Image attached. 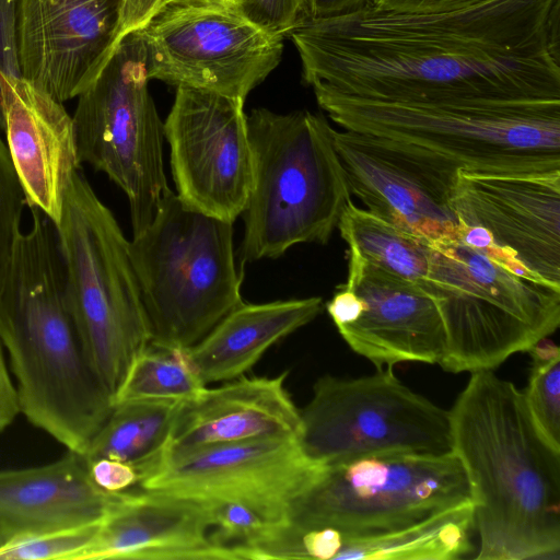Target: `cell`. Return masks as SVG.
Here are the masks:
<instances>
[{
	"mask_svg": "<svg viewBox=\"0 0 560 560\" xmlns=\"http://www.w3.org/2000/svg\"><path fill=\"white\" fill-rule=\"evenodd\" d=\"M372 5V0H306L307 20L320 21L354 14Z\"/></svg>",
	"mask_w": 560,
	"mask_h": 560,
	"instance_id": "38",
	"label": "cell"
},
{
	"mask_svg": "<svg viewBox=\"0 0 560 560\" xmlns=\"http://www.w3.org/2000/svg\"><path fill=\"white\" fill-rule=\"evenodd\" d=\"M100 523L15 537L0 548V560H77Z\"/></svg>",
	"mask_w": 560,
	"mask_h": 560,
	"instance_id": "29",
	"label": "cell"
},
{
	"mask_svg": "<svg viewBox=\"0 0 560 560\" xmlns=\"http://www.w3.org/2000/svg\"><path fill=\"white\" fill-rule=\"evenodd\" d=\"M86 463L92 480L106 492H125L140 485L138 470L128 463L106 457L86 460Z\"/></svg>",
	"mask_w": 560,
	"mask_h": 560,
	"instance_id": "32",
	"label": "cell"
},
{
	"mask_svg": "<svg viewBox=\"0 0 560 560\" xmlns=\"http://www.w3.org/2000/svg\"><path fill=\"white\" fill-rule=\"evenodd\" d=\"M55 226L84 354L114 396L150 342L129 241L80 170L68 186Z\"/></svg>",
	"mask_w": 560,
	"mask_h": 560,
	"instance_id": "7",
	"label": "cell"
},
{
	"mask_svg": "<svg viewBox=\"0 0 560 560\" xmlns=\"http://www.w3.org/2000/svg\"><path fill=\"white\" fill-rule=\"evenodd\" d=\"M25 205V196L7 143L0 138V291L21 234V217Z\"/></svg>",
	"mask_w": 560,
	"mask_h": 560,
	"instance_id": "30",
	"label": "cell"
},
{
	"mask_svg": "<svg viewBox=\"0 0 560 560\" xmlns=\"http://www.w3.org/2000/svg\"><path fill=\"white\" fill-rule=\"evenodd\" d=\"M320 468L304 455L299 439H261L166 460L140 487L198 499L250 498L291 505Z\"/></svg>",
	"mask_w": 560,
	"mask_h": 560,
	"instance_id": "17",
	"label": "cell"
},
{
	"mask_svg": "<svg viewBox=\"0 0 560 560\" xmlns=\"http://www.w3.org/2000/svg\"><path fill=\"white\" fill-rule=\"evenodd\" d=\"M471 503L466 470L453 453L387 454L325 466L290 505V524L345 535L399 529Z\"/></svg>",
	"mask_w": 560,
	"mask_h": 560,
	"instance_id": "9",
	"label": "cell"
},
{
	"mask_svg": "<svg viewBox=\"0 0 560 560\" xmlns=\"http://www.w3.org/2000/svg\"><path fill=\"white\" fill-rule=\"evenodd\" d=\"M206 388L185 350L148 345L132 361L113 396V405L141 399L185 402L198 398Z\"/></svg>",
	"mask_w": 560,
	"mask_h": 560,
	"instance_id": "27",
	"label": "cell"
},
{
	"mask_svg": "<svg viewBox=\"0 0 560 560\" xmlns=\"http://www.w3.org/2000/svg\"><path fill=\"white\" fill-rule=\"evenodd\" d=\"M122 0H14L20 77L63 103L97 78L119 44Z\"/></svg>",
	"mask_w": 560,
	"mask_h": 560,
	"instance_id": "15",
	"label": "cell"
},
{
	"mask_svg": "<svg viewBox=\"0 0 560 560\" xmlns=\"http://www.w3.org/2000/svg\"><path fill=\"white\" fill-rule=\"evenodd\" d=\"M340 127L404 141L471 172L560 170V102L407 105L319 95Z\"/></svg>",
	"mask_w": 560,
	"mask_h": 560,
	"instance_id": "8",
	"label": "cell"
},
{
	"mask_svg": "<svg viewBox=\"0 0 560 560\" xmlns=\"http://www.w3.org/2000/svg\"><path fill=\"white\" fill-rule=\"evenodd\" d=\"M337 228L352 254L366 264L420 283L428 272L431 242L405 232L350 200Z\"/></svg>",
	"mask_w": 560,
	"mask_h": 560,
	"instance_id": "26",
	"label": "cell"
},
{
	"mask_svg": "<svg viewBox=\"0 0 560 560\" xmlns=\"http://www.w3.org/2000/svg\"><path fill=\"white\" fill-rule=\"evenodd\" d=\"M300 417V446L320 467L376 455L452 452L450 411L406 386L393 368L358 378H318Z\"/></svg>",
	"mask_w": 560,
	"mask_h": 560,
	"instance_id": "11",
	"label": "cell"
},
{
	"mask_svg": "<svg viewBox=\"0 0 560 560\" xmlns=\"http://www.w3.org/2000/svg\"><path fill=\"white\" fill-rule=\"evenodd\" d=\"M140 33L149 79L243 101L283 50V37L233 9L162 10Z\"/></svg>",
	"mask_w": 560,
	"mask_h": 560,
	"instance_id": "12",
	"label": "cell"
},
{
	"mask_svg": "<svg viewBox=\"0 0 560 560\" xmlns=\"http://www.w3.org/2000/svg\"><path fill=\"white\" fill-rule=\"evenodd\" d=\"M474 533L472 504L468 503L378 534L345 535L290 524L275 551L278 559L455 560L474 550Z\"/></svg>",
	"mask_w": 560,
	"mask_h": 560,
	"instance_id": "23",
	"label": "cell"
},
{
	"mask_svg": "<svg viewBox=\"0 0 560 560\" xmlns=\"http://www.w3.org/2000/svg\"><path fill=\"white\" fill-rule=\"evenodd\" d=\"M233 9V0H164L162 10ZM159 11V12H160Z\"/></svg>",
	"mask_w": 560,
	"mask_h": 560,
	"instance_id": "39",
	"label": "cell"
},
{
	"mask_svg": "<svg viewBox=\"0 0 560 560\" xmlns=\"http://www.w3.org/2000/svg\"><path fill=\"white\" fill-rule=\"evenodd\" d=\"M19 413L21 410L18 390L0 339V432L7 429Z\"/></svg>",
	"mask_w": 560,
	"mask_h": 560,
	"instance_id": "36",
	"label": "cell"
},
{
	"mask_svg": "<svg viewBox=\"0 0 560 560\" xmlns=\"http://www.w3.org/2000/svg\"><path fill=\"white\" fill-rule=\"evenodd\" d=\"M164 0H122L118 39L145 27L159 13Z\"/></svg>",
	"mask_w": 560,
	"mask_h": 560,
	"instance_id": "35",
	"label": "cell"
},
{
	"mask_svg": "<svg viewBox=\"0 0 560 560\" xmlns=\"http://www.w3.org/2000/svg\"><path fill=\"white\" fill-rule=\"evenodd\" d=\"M526 352L532 358L528 385L523 392L527 409L546 440L560 450V350L546 337Z\"/></svg>",
	"mask_w": 560,
	"mask_h": 560,
	"instance_id": "28",
	"label": "cell"
},
{
	"mask_svg": "<svg viewBox=\"0 0 560 560\" xmlns=\"http://www.w3.org/2000/svg\"><path fill=\"white\" fill-rule=\"evenodd\" d=\"M448 411L452 452L470 486L476 559H559L560 450L523 392L493 370L474 372Z\"/></svg>",
	"mask_w": 560,
	"mask_h": 560,
	"instance_id": "2",
	"label": "cell"
},
{
	"mask_svg": "<svg viewBox=\"0 0 560 560\" xmlns=\"http://www.w3.org/2000/svg\"><path fill=\"white\" fill-rule=\"evenodd\" d=\"M326 307L335 326L338 328L354 322L359 317L363 310V302L352 289L342 284L338 288Z\"/></svg>",
	"mask_w": 560,
	"mask_h": 560,
	"instance_id": "37",
	"label": "cell"
},
{
	"mask_svg": "<svg viewBox=\"0 0 560 560\" xmlns=\"http://www.w3.org/2000/svg\"><path fill=\"white\" fill-rule=\"evenodd\" d=\"M0 72L9 77H20L14 0H0ZM4 132V116L0 89V132Z\"/></svg>",
	"mask_w": 560,
	"mask_h": 560,
	"instance_id": "33",
	"label": "cell"
},
{
	"mask_svg": "<svg viewBox=\"0 0 560 560\" xmlns=\"http://www.w3.org/2000/svg\"><path fill=\"white\" fill-rule=\"evenodd\" d=\"M182 404L141 399L113 405L82 455L86 460L106 457L128 463L141 483L161 464Z\"/></svg>",
	"mask_w": 560,
	"mask_h": 560,
	"instance_id": "25",
	"label": "cell"
},
{
	"mask_svg": "<svg viewBox=\"0 0 560 560\" xmlns=\"http://www.w3.org/2000/svg\"><path fill=\"white\" fill-rule=\"evenodd\" d=\"M489 0H372V5L395 13L436 14L466 10Z\"/></svg>",
	"mask_w": 560,
	"mask_h": 560,
	"instance_id": "34",
	"label": "cell"
},
{
	"mask_svg": "<svg viewBox=\"0 0 560 560\" xmlns=\"http://www.w3.org/2000/svg\"><path fill=\"white\" fill-rule=\"evenodd\" d=\"M350 192L366 210L430 242L457 234L452 206L457 171L430 150L371 133L331 130Z\"/></svg>",
	"mask_w": 560,
	"mask_h": 560,
	"instance_id": "14",
	"label": "cell"
},
{
	"mask_svg": "<svg viewBox=\"0 0 560 560\" xmlns=\"http://www.w3.org/2000/svg\"><path fill=\"white\" fill-rule=\"evenodd\" d=\"M244 101L178 86L164 121L176 195L189 208L234 223L253 184Z\"/></svg>",
	"mask_w": 560,
	"mask_h": 560,
	"instance_id": "13",
	"label": "cell"
},
{
	"mask_svg": "<svg viewBox=\"0 0 560 560\" xmlns=\"http://www.w3.org/2000/svg\"><path fill=\"white\" fill-rule=\"evenodd\" d=\"M318 296L242 303L231 311L186 357L202 382H228L246 373L276 342L312 322L320 312Z\"/></svg>",
	"mask_w": 560,
	"mask_h": 560,
	"instance_id": "24",
	"label": "cell"
},
{
	"mask_svg": "<svg viewBox=\"0 0 560 560\" xmlns=\"http://www.w3.org/2000/svg\"><path fill=\"white\" fill-rule=\"evenodd\" d=\"M140 31L126 35L72 116L78 156L105 173L127 196L133 235L155 217L168 189L164 122L148 89Z\"/></svg>",
	"mask_w": 560,
	"mask_h": 560,
	"instance_id": "10",
	"label": "cell"
},
{
	"mask_svg": "<svg viewBox=\"0 0 560 560\" xmlns=\"http://www.w3.org/2000/svg\"><path fill=\"white\" fill-rule=\"evenodd\" d=\"M11 539H13L11 532L0 524V548L7 545Z\"/></svg>",
	"mask_w": 560,
	"mask_h": 560,
	"instance_id": "40",
	"label": "cell"
},
{
	"mask_svg": "<svg viewBox=\"0 0 560 560\" xmlns=\"http://www.w3.org/2000/svg\"><path fill=\"white\" fill-rule=\"evenodd\" d=\"M418 284L444 324L440 366L446 372L493 370L560 324V287L535 275L478 225L459 223L456 235L432 241L428 272Z\"/></svg>",
	"mask_w": 560,
	"mask_h": 560,
	"instance_id": "4",
	"label": "cell"
},
{
	"mask_svg": "<svg viewBox=\"0 0 560 560\" xmlns=\"http://www.w3.org/2000/svg\"><path fill=\"white\" fill-rule=\"evenodd\" d=\"M7 147L30 208L56 225L81 167L72 117L62 103L21 77L0 72Z\"/></svg>",
	"mask_w": 560,
	"mask_h": 560,
	"instance_id": "20",
	"label": "cell"
},
{
	"mask_svg": "<svg viewBox=\"0 0 560 560\" xmlns=\"http://www.w3.org/2000/svg\"><path fill=\"white\" fill-rule=\"evenodd\" d=\"M347 281L362 300L359 317L338 331L377 370L402 362L439 364L446 332L433 299L416 282L380 270L349 254Z\"/></svg>",
	"mask_w": 560,
	"mask_h": 560,
	"instance_id": "18",
	"label": "cell"
},
{
	"mask_svg": "<svg viewBox=\"0 0 560 560\" xmlns=\"http://www.w3.org/2000/svg\"><path fill=\"white\" fill-rule=\"evenodd\" d=\"M560 0L404 14L370 5L289 35L315 96L407 105L560 102Z\"/></svg>",
	"mask_w": 560,
	"mask_h": 560,
	"instance_id": "1",
	"label": "cell"
},
{
	"mask_svg": "<svg viewBox=\"0 0 560 560\" xmlns=\"http://www.w3.org/2000/svg\"><path fill=\"white\" fill-rule=\"evenodd\" d=\"M233 3L242 16L281 37L307 20L306 0H233Z\"/></svg>",
	"mask_w": 560,
	"mask_h": 560,
	"instance_id": "31",
	"label": "cell"
},
{
	"mask_svg": "<svg viewBox=\"0 0 560 560\" xmlns=\"http://www.w3.org/2000/svg\"><path fill=\"white\" fill-rule=\"evenodd\" d=\"M233 223L186 206L170 188L129 254L154 347L186 350L243 302Z\"/></svg>",
	"mask_w": 560,
	"mask_h": 560,
	"instance_id": "6",
	"label": "cell"
},
{
	"mask_svg": "<svg viewBox=\"0 0 560 560\" xmlns=\"http://www.w3.org/2000/svg\"><path fill=\"white\" fill-rule=\"evenodd\" d=\"M287 374L242 375L183 402L161 464L219 444L299 439L300 410L284 387Z\"/></svg>",
	"mask_w": 560,
	"mask_h": 560,
	"instance_id": "21",
	"label": "cell"
},
{
	"mask_svg": "<svg viewBox=\"0 0 560 560\" xmlns=\"http://www.w3.org/2000/svg\"><path fill=\"white\" fill-rule=\"evenodd\" d=\"M253 184L242 213V261L278 258L301 243L326 244L351 200L323 115L255 108L246 117Z\"/></svg>",
	"mask_w": 560,
	"mask_h": 560,
	"instance_id": "5",
	"label": "cell"
},
{
	"mask_svg": "<svg viewBox=\"0 0 560 560\" xmlns=\"http://www.w3.org/2000/svg\"><path fill=\"white\" fill-rule=\"evenodd\" d=\"M0 291V339L21 413L68 451L84 454L113 409L71 314L54 222L31 208Z\"/></svg>",
	"mask_w": 560,
	"mask_h": 560,
	"instance_id": "3",
	"label": "cell"
},
{
	"mask_svg": "<svg viewBox=\"0 0 560 560\" xmlns=\"http://www.w3.org/2000/svg\"><path fill=\"white\" fill-rule=\"evenodd\" d=\"M203 500L172 492L125 491L77 560H235L219 545Z\"/></svg>",
	"mask_w": 560,
	"mask_h": 560,
	"instance_id": "19",
	"label": "cell"
},
{
	"mask_svg": "<svg viewBox=\"0 0 560 560\" xmlns=\"http://www.w3.org/2000/svg\"><path fill=\"white\" fill-rule=\"evenodd\" d=\"M121 493L98 488L84 456L68 451L46 465L0 470V524L15 538L101 523Z\"/></svg>",
	"mask_w": 560,
	"mask_h": 560,
	"instance_id": "22",
	"label": "cell"
},
{
	"mask_svg": "<svg viewBox=\"0 0 560 560\" xmlns=\"http://www.w3.org/2000/svg\"><path fill=\"white\" fill-rule=\"evenodd\" d=\"M451 202L460 224L483 228L494 244L560 287V170L459 168Z\"/></svg>",
	"mask_w": 560,
	"mask_h": 560,
	"instance_id": "16",
	"label": "cell"
}]
</instances>
